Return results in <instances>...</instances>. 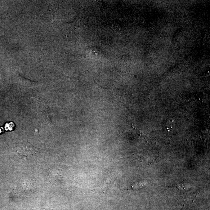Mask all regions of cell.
<instances>
[{
	"instance_id": "6da1fadb",
	"label": "cell",
	"mask_w": 210,
	"mask_h": 210,
	"mask_svg": "<svg viewBox=\"0 0 210 210\" xmlns=\"http://www.w3.org/2000/svg\"><path fill=\"white\" fill-rule=\"evenodd\" d=\"M38 149L29 142H26L21 144L18 147L17 152L20 156L28 157L36 154Z\"/></svg>"
},
{
	"instance_id": "7a4b0ae2",
	"label": "cell",
	"mask_w": 210,
	"mask_h": 210,
	"mask_svg": "<svg viewBox=\"0 0 210 210\" xmlns=\"http://www.w3.org/2000/svg\"><path fill=\"white\" fill-rule=\"evenodd\" d=\"M14 126V125L13 123H7L6 125L5 129L6 130H11L13 129V127Z\"/></svg>"
},
{
	"instance_id": "3957f363",
	"label": "cell",
	"mask_w": 210,
	"mask_h": 210,
	"mask_svg": "<svg viewBox=\"0 0 210 210\" xmlns=\"http://www.w3.org/2000/svg\"><path fill=\"white\" fill-rule=\"evenodd\" d=\"M2 128H0V134H1V133L2 132Z\"/></svg>"
}]
</instances>
